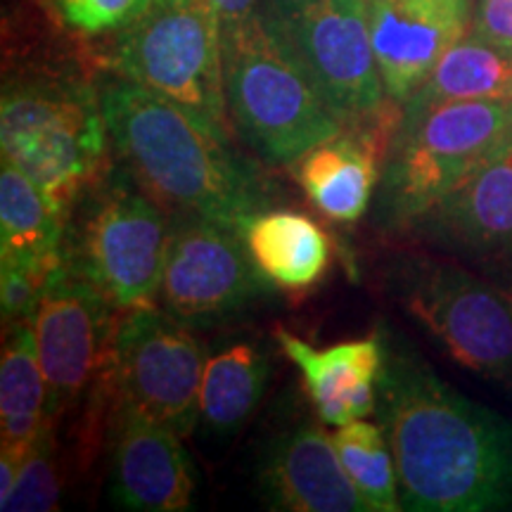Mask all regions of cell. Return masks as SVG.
Listing matches in <instances>:
<instances>
[{
	"instance_id": "cell-21",
	"label": "cell",
	"mask_w": 512,
	"mask_h": 512,
	"mask_svg": "<svg viewBox=\"0 0 512 512\" xmlns=\"http://www.w3.org/2000/svg\"><path fill=\"white\" fill-rule=\"evenodd\" d=\"M512 100V53L467 34L441 55L427 81L403 102V112L441 102Z\"/></svg>"
},
{
	"instance_id": "cell-25",
	"label": "cell",
	"mask_w": 512,
	"mask_h": 512,
	"mask_svg": "<svg viewBox=\"0 0 512 512\" xmlns=\"http://www.w3.org/2000/svg\"><path fill=\"white\" fill-rule=\"evenodd\" d=\"M55 418L50 413L41 432L31 444L17 484L8 501L0 505L3 512H53L60 510L62 479L55 458Z\"/></svg>"
},
{
	"instance_id": "cell-7",
	"label": "cell",
	"mask_w": 512,
	"mask_h": 512,
	"mask_svg": "<svg viewBox=\"0 0 512 512\" xmlns=\"http://www.w3.org/2000/svg\"><path fill=\"white\" fill-rule=\"evenodd\" d=\"M392 292L460 368L512 394V294L432 256L401 259L392 271Z\"/></svg>"
},
{
	"instance_id": "cell-5",
	"label": "cell",
	"mask_w": 512,
	"mask_h": 512,
	"mask_svg": "<svg viewBox=\"0 0 512 512\" xmlns=\"http://www.w3.org/2000/svg\"><path fill=\"white\" fill-rule=\"evenodd\" d=\"M107 145L100 95L88 86L24 81L3 91V162L27 174L67 219L83 190L100 176Z\"/></svg>"
},
{
	"instance_id": "cell-29",
	"label": "cell",
	"mask_w": 512,
	"mask_h": 512,
	"mask_svg": "<svg viewBox=\"0 0 512 512\" xmlns=\"http://www.w3.org/2000/svg\"><path fill=\"white\" fill-rule=\"evenodd\" d=\"M27 453L29 448L22 446L3 444V448H0V505L8 501L12 489H15L19 470H22Z\"/></svg>"
},
{
	"instance_id": "cell-30",
	"label": "cell",
	"mask_w": 512,
	"mask_h": 512,
	"mask_svg": "<svg viewBox=\"0 0 512 512\" xmlns=\"http://www.w3.org/2000/svg\"><path fill=\"white\" fill-rule=\"evenodd\" d=\"M216 17L221 19V27L242 22L256 10V0H207Z\"/></svg>"
},
{
	"instance_id": "cell-14",
	"label": "cell",
	"mask_w": 512,
	"mask_h": 512,
	"mask_svg": "<svg viewBox=\"0 0 512 512\" xmlns=\"http://www.w3.org/2000/svg\"><path fill=\"white\" fill-rule=\"evenodd\" d=\"M475 0H368L370 36L387 98L403 107L441 55L470 34Z\"/></svg>"
},
{
	"instance_id": "cell-11",
	"label": "cell",
	"mask_w": 512,
	"mask_h": 512,
	"mask_svg": "<svg viewBox=\"0 0 512 512\" xmlns=\"http://www.w3.org/2000/svg\"><path fill=\"white\" fill-rule=\"evenodd\" d=\"M271 290L247 242L233 228L183 216L171 228L159 306L176 320L200 328L235 316Z\"/></svg>"
},
{
	"instance_id": "cell-27",
	"label": "cell",
	"mask_w": 512,
	"mask_h": 512,
	"mask_svg": "<svg viewBox=\"0 0 512 512\" xmlns=\"http://www.w3.org/2000/svg\"><path fill=\"white\" fill-rule=\"evenodd\" d=\"M62 266V264H60ZM60 266L36 264V261L0 259V309L3 328L34 320L38 304L46 294L50 280Z\"/></svg>"
},
{
	"instance_id": "cell-20",
	"label": "cell",
	"mask_w": 512,
	"mask_h": 512,
	"mask_svg": "<svg viewBox=\"0 0 512 512\" xmlns=\"http://www.w3.org/2000/svg\"><path fill=\"white\" fill-rule=\"evenodd\" d=\"M67 216L27 174L3 162L0 171V259L60 266L67 242Z\"/></svg>"
},
{
	"instance_id": "cell-12",
	"label": "cell",
	"mask_w": 512,
	"mask_h": 512,
	"mask_svg": "<svg viewBox=\"0 0 512 512\" xmlns=\"http://www.w3.org/2000/svg\"><path fill=\"white\" fill-rule=\"evenodd\" d=\"M117 311L86 275L62 261L31 320L48 380V413L60 415L110 370Z\"/></svg>"
},
{
	"instance_id": "cell-28",
	"label": "cell",
	"mask_w": 512,
	"mask_h": 512,
	"mask_svg": "<svg viewBox=\"0 0 512 512\" xmlns=\"http://www.w3.org/2000/svg\"><path fill=\"white\" fill-rule=\"evenodd\" d=\"M470 34L512 53V0H475Z\"/></svg>"
},
{
	"instance_id": "cell-15",
	"label": "cell",
	"mask_w": 512,
	"mask_h": 512,
	"mask_svg": "<svg viewBox=\"0 0 512 512\" xmlns=\"http://www.w3.org/2000/svg\"><path fill=\"white\" fill-rule=\"evenodd\" d=\"M112 498L136 512H183L195 494V470L181 434L131 403L114 406Z\"/></svg>"
},
{
	"instance_id": "cell-8",
	"label": "cell",
	"mask_w": 512,
	"mask_h": 512,
	"mask_svg": "<svg viewBox=\"0 0 512 512\" xmlns=\"http://www.w3.org/2000/svg\"><path fill=\"white\" fill-rule=\"evenodd\" d=\"M112 67L185 110L228 131L223 86V27L207 0H155L119 31Z\"/></svg>"
},
{
	"instance_id": "cell-17",
	"label": "cell",
	"mask_w": 512,
	"mask_h": 512,
	"mask_svg": "<svg viewBox=\"0 0 512 512\" xmlns=\"http://www.w3.org/2000/svg\"><path fill=\"white\" fill-rule=\"evenodd\" d=\"M256 494L280 512H370L344 472L335 439L318 422H299L268 441Z\"/></svg>"
},
{
	"instance_id": "cell-1",
	"label": "cell",
	"mask_w": 512,
	"mask_h": 512,
	"mask_svg": "<svg viewBox=\"0 0 512 512\" xmlns=\"http://www.w3.org/2000/svg\"><path fill=\"white\" fill-rule=\"evenodd\" d=\"M377 422L392 446L403 510H512V420L448 384L384 332Z\"/></svg>"
},
{
	"instance_id": "cell-10",
	"label": "cell",
	"mask_w": 512,
	"mask_h": 512,
	"mask_svg": "<svg viewBox=\"0 0 512 512\" xmlns=\"http://www.w3.org/2000/svg\"><path fill=\"white\" fill-rule=\"evenodd\" d=\"M119 313L107 370L117 399L188 437L200 420L202 344L157 304Z\"/></svg>"
},
{
	"instance_id": "cell-18",
	"label": "cell",
	"mask_w": 512,
	"mask_h": 512,
	"mask_svg": "<svg viewBox=\"0 0 512 512\" xmlns=\"http://www.w3.org/2000/svg\"><path fill=\"white\" fill-rule=\"evenodd\" d=\"M283 354L302 370L306 394L325 425L339 427L377 411V380L384 363L380 335L313 349L285 328L275 330Z\"/></svg>"
},
{
	"instance_id": "cell-4",
	"label": "cell",
	"mask_w": 512,
	"mask_h": 512,
	"mask_svg": "<svg viewBox=\"0 0 512 512\" xmlns=\"http://www.w3.org/2000/svg\"><path fill=\"white\" fill-rule=\"evenodd\" d=\"M510 138L512 100L441 102L403 112L375 192V223L403 233Z\"/></svg>"
},
{
	"instance_id": "cell-3",
	"label": "cell",
	"mask_w": 512,
	"mask_h": 512,
	"mask_svg": "<svg viewBox=\"0 0 512 512\" xmlns=\"http://www.w3.org/2000/svg\"><path fill=\"white\" fill-rule=\"evenodd\" d=\"M223 86L230 124L266 166L297 164L347 128L261 8L223 27Z\"/></svg>"
},
{
	"instance_id": "cell-26",
	"label": "cell",
	"mask_w": 512,
	"mask_h": 512,
	"mask_svg": "<svg viewBox=\"0 0 512 512\" xmlns=\"http://www.w3.org/2000/svg\"><path fill=\"white\" fill-rule=\"evenodd\" d=\"M155 0H43L64 29L81 36L119 34L138 22Z\"/></svg>"
},
{
	"instance_id": "cell-6",
	"label": "cell",
	"mask_w": 512,
	"mask_h": 512,
	"mask_svg": "<svg viewBox=\"0 0 512 512\" xmlns=\"http://www.w3.org/2000/svg\"><path fill=\"white\" fill-rule=\"evenodd\" d=\"M171 228L166 207L124 169L112 171L81 209L64 261L86 275L117 311L159 304Z\"/></svg>"
},
{
	"instance_id": "cell-23",
	"label": "cell",
	"mask_w": 512,
	"mask_h": 512,
	"mask_svg": "<svg viewBox=\"0 0 512 512\" xmlns=\"http://www.w3.org/2000/svg\"><path fill=\"white\" fill-rule=\"evenodd\" d=\"M268 382V358L256 344L240 342L207 358L200 389V422L214 434L240 430L256 411Z\"/></svg>"
},
{
	"instance_id": "cell-16",
	"label": "cell",
	"mask_w": 512,
	"mask_h": 512,
	"mask_svg": "<svg viewBox=\"0 0 512 512\" xmlns=\"http://www.w3.org/2000/svg\"><path fill=\"white\" fill-rule=\"evenodd\" d=\"M401 114L399 102L389 100L373 119L349 124L294 164L304 195L320 214L337 223H354L366 214Z\"/></svg>"
},
{
	"instance_id": "cell-9",
	"label": "cell",
	"mask_w": 512,
	"mask_h": 512,
	"mask_svg": "<svg viewBox=\"0 0 512 512\" xmlns=\"http://www.w3.org/2000/svg\"><path fill=\"white\" fill-rule=\"evenodd\" d=\"M259 8L344 124L373 119L389 105L368 0H264Z\"/></svg>"
},
{
	"instance_id": "cell-19",
	"label": "cell",
	"mask_w": 512,
	"mask_h": 512,
	"mask_svg": "<svg viewBox=\"0 0 512 512\" xmlns=\"http://www.w3.org/2000/svg\"><path fill=\"white\" fill-rule=\"evenodd\" d=\"M242 238L261 275L280 290H309L330 266L328 235L299 211H261L249 219Z\"/></svg>"
},
{
	"instance_id": "cell-22",
	"label": "cell",
	"mask_w": 512,
	"mask_h": 512,
	"mask_svg": "<svg viewBox=\"0 0 512 512\" xmlns=\"http://www.w3.org/2000/svg\"><path fill=\"white\" fill-rule=\"evenodd\" d=\"M48 380L38 361L31 320L5 328L0 356V427L3 444L31 448L48 418Z\"/></svg>"
},
{
	"instance_id": "cell-2",
	"label": "cell",
	"mask_w": 512,
	"mask_h": 512,
	"mask_svg": "<svg viewBox=\"0 0 512 512\" xmlns=\"http://www.w3.org/2000/svg\"><path fill=\"white\" fill-rule=\"evenodd\" d=\"M100 107L121 169L162 207L240 235L268 209L264 176L235 152L228 131L128 79L107 83Z\"/></svg>"
},
{
	"instance_id": "cell-13",
	"label": "cell",
	"mask_w": 512,
	"mask_h": 512,
	"mask_svg": "<svg viewBox=\"0 0 512 512\" xmlns=\"http://www.w3.org/2000/svg\"><path fill=\"white\" fill-rule=\"evenodd\" d=\"M403 233L482 266L512 261V138Z\"/></svg>"
},
{
	"instance_id": "cell-24",
	"label": "cell",
	"mask_w": 512,
	"mask_h": 512,
	"mask_svg": "<svg viewBox=\"0 0 512 512\" xmlns=\"http://www.w3.org/2000/svg\"><path fill=\"white\" fill-rule=\"evenodd\" d=\"M332 439L344 472L370 512L403 510L394 453L380 422H368L366 418L347 422L337 427Z\"/></svg>"
}]
</instances>
